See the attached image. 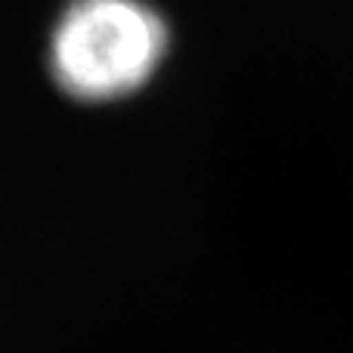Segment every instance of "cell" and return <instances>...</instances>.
<instances>
[{
  "mask_svg": "<svg viewBox=\"0 0 353 353\" xmlns=\"http://www.w3.org/2000/svg\"><path fill=\"white\" fill-rule=\"evenodd\" d=\"M168 53V25L140 0H74L50 41L56 84L84 103L137 93Z\"/></svg>",
  "mask_w": 353,
  "mask_h": 353,
  "instance_id": "1",
  "label": "cell"
}]
</instances>
